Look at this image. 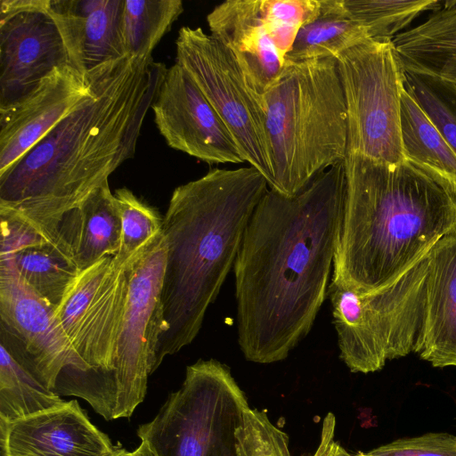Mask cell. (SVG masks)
Returning <instances> with one entry per match:
<instances>
[{
    "label": "cell",
    "instance_id": "cell-9",
    "mask_svg": "<svg viewBox=\"0 0 456 456\" xmlns=\"http://www.w3.org/2000/svg\"><path fill=\"white\" fill-rule=\"evenodd\" d=\"M166 258L161 232L133 261L113 369L87 402L106 420L130 417L144 399L162 331Z\"/></svg>",
    "mask_w": 456,
    "mask_h": 456
},
{
    "label": "cell",
    "instance_id": "cell-30",
    "mask_svg": "<svg viewBox=\"0 0 456 456\" xmlns=\"http://www.w3.org/2000/svg\"><path fill=\"white\" fill-rule=\"evenodd\" d=\"M237 456H290L287 435L250 407L236 431Z\"/></svg>",
    "mask_w": 456,
    "mask_h": 456
},
{
    "label": "cell",
    "instance_id": "cell-4",
    "mask_svg": "<svg viewBox=\"0 0 456 456\" xmlns=\"http://www.w3.org/2000/svg\"><path fill=\"white\" fill-rule=\"evenodd\" d=\"M269 185L255 167H215L176 187L162 222L167 258L154 371L198 336Z\"/></svg>",
    "mask_w": 456,
    "mask_h": 456
},
{
    "label": "cell",
    "instance_id": "cell-22",
    "mask_svg": "<svg viewBox=\"0 0 456 456\" xmlns=\"http://www.w3.org/2000/svg\"><path fill=\"white\" fill-rule=\"evenodd\" d=\"M367 38L365 28L346 15L342 0H320L318 14L298 29L285 61L336 59Z\"/></svg>",
    "mask_w": 456,
    "mask_h": 456
},
{
    "label": "cell",
    "instance_id": "cell-17",
    "mask_svg": "<svg viewBox=\"0 0 456 456\" xmlns=\"http://www.w3.org/2000/svg\"><path fill=\"white\" fill-rule=\"evenodd\" d=\"M210 35L231 53L248 85L262 96L280 76L285 63L275 41V29L262 0H229L207 16Z\"/></svg>",
    "mask_w": 456,
    "mask_h": 456
},
{
    "label": "cell",
    "instance_id": "cell-12",
    "mask_svg": "<svg viewBox=\"0 0 456 456\" xmlns=\"http://www.w3.org/2000/svg\"><path fill=\"white\" fill-rule=\"evenodd\" d=\"M55 309L23 283L9 261H0V344L53 391L59 378L86 370Z\"/></svg>",
    "mask_w": 456,
    "mask_h": 456
},
{
    "label": "cell",
    "instance_id": "cell-13",
    "mask_svg": "<svg viewBox=\"0 0 456 456\" xmlns=\"http://www.w3.org/2000/svg\"><path fill=\"white\" fill-rule=\"evenodd\" d=\"M49 2L0 1V111L29 94L55 68L69 63Z\"/></svg>",
    "mask_w": 456,
    "mask_h": 456
},
{
    "label": "cell",
    "instance_id": "cell-3",
    "mask_svg": "<svg viewBox=\"0 0 456 456\" xmlns=\"http://www.w3.org/2000/svg\"><path fill=\"white\" fill-rule=\"evenodd\" d=\"M331 281L361 293L386 287L456 229V185L405 159L346 154Z\"/></svg>",
    "mask_w": 456,
    "mask_h": 456
},
{
    "label": "cell",
    "instance_id": "cell-27",
    "mask_svg": "<svg viewBox=\"0 0 456 456\" xmlns=\"http://www.w3.org/2000/svg\"><path fill=\"white\" fill-rule=\"evenodd\" d=\"M346 15L363 27L370 38L393 40L416 17L436 11L437 0H342Z\"/></svg>",
    "mask_w": 456,
    "mask_h": 456
},
{
    "label": "cell",
    "instance_id": "cell-11",
    "mask_svg": "<svg viewBox=\"0 0 456 456\" xmlns=\"http://www.w3.org/2000/svg\"><path fill=\"white\" fill-rule=\"evenodd\" d=\"M175 63L187 72L223 119L245 162L273 185V163L262 96L248 85L226 50L201 28L182 27L175 40Z\"/></svg>",
    "mask_w": 456,
    "mask_h": 456
},
{
    "label": "cell",
    "instance_id": "cell-24",
    "mask_svg": "<svg viewBox=\"0 0 456 456\" xmlns=\"http://www.w3.org/2000/svg\"><path fill=\"white\" fill-rule=\"evenodd\" d=\"M64 401L29 373L0 344V420L14 422Z\"/></svg>",
    "mask_w": 456,
    "mask_h": 456
},
{
    "label": "cell",
    "instance_id": "cell-25",
    "mask_svg": "<svg viewBox=\"0 0 456 456\" xmlns=\"http://www.w3.org/2000/svg\"><path fill=\"white\" fill-rule=\"evenodd\" d=\"M0 261H9L23 283L55 308L79 273L67 256L50 244Z\"/></svg>",
    "mask_w": 456,
    "mask_h": 456
},
{
    "label": "cell",
    "instance_id": "cell-33",
    "mask_svg": "<svg viewBox=\"0 0 456 456\" xmlns=\"http://www.w3.org/2000/svg\"><path fill=\"white\" fill-rule=\"evenodd\" d=\"M0 260L11 258L28 248L50 244L33 228L18 219L0 216Z\"/></svg>",
    "mask_w": 456,
    "mask_h": 456
},
{
    "label": "cell",
    "instance_id": "cell-20",
    "mask_svg": "<svg viewBox=\"0 0 456 456\" xmlns=\"http://www.w3.org/2000/svg\"><path fill=\"white\" fill-rule=\"evenodd\" d=\"M120 238L119 210L109 181L67 214L60 228L61 247L79 271L117 255Z\"/></svg>",
    "mask_w": 456,
    "mask_h": 456
},
{
    "label": "cell",
    "instance_id": "cell-23",
    "mask_svg": "<svg viewBox=\"0 0 456 456\" xmlns=\"http://www.w3.org/2000/svg\"><path fill=\"white\" fill-rule=\"evenodd\" d=\"M401 136L405 159L429 167L456 185V154L416 100L401 95Z\"/></svg>",
    "mask_w": 456,
    "mask_h": 456
},
{
    "label": "cell",
    "instance_id": "cell-36",
    "mask_svg": "<svg viewBox=\"0 0 456 456\" xmlns=\"http://www.w3.org/2000/svg\"><path fill=\"white\" fill-rule=\"evenodd\" d=\"M332 456H356V455L350 454L340 444H338V443H335Z\"/></svg>",
    "mask_w": 456,
    "mask_h": 456
},
{
    "label": "cell",
    "instance_id": "cell-15",
    "mask_svg": "<svg viewBox=\"0 0 456 456\" xmlns=\"http://www.w3.org/2000/svg\"><path fill=\"white\" fill-rule=\"evenodd\" d=\"M92 94L89 76L68 63L55 68L29 94L0 111V174Z\"/></svg>",
    "mask_w": 456,
    "mask_h": 456
},
{
    "label": "cell",
    "instance_id": "cell-1",
    "mask_svg": "<svg viewBox=\"0 0 456 456\" xmlns=\"http://www.w3.org/2000/svg\"><path fill=\"white\" fill-rule=\"evenodd\" d=\"M345 188L343 160L295 196L268 189L256 207L233 265L246 360L282 361L312 330L327 297Z\"/></svg>",
    "mask_w": 456,
    "mask_h": 456
},
{
    "label": "cell",
    "instance_id": "cell-28",
    "mask_svg": "<svg viewBox=\"0 0 456 456\" xmlns=\"http://www.w3.org/2000/svg\"><path fill=\"white\" fill-rule=\"evenodd\" d=\"M402 72L403 88L439 128L456 154V84L403 68Z\"/></svg>",
    "mask_w": 456,
    "mask_h": 456
},
{
    "label": "cell",
    "instance_id": "cell-6",
    "mask_svg": "<svg viewBox=\"0 0 456 456\" xmlns=\"http://www.w3.org/2000/svg\"><path fill=\"white\" fill-rule=\"evenodd\" d=\"M428 254L398 279L369 293L330 281L327 289L339 357L353 372L382 369L418 347L425 311Z\"/></svg>",
    "mask_w": 456,
    "mask_h": 456
},
{
    "label": "cell",
    "instance_id": "cell-32",
    "mask_svg": "<svg viewBox=\"0 0 456 456\" xmlns=\"http://www.w3.org/2000/svg\"><path fill=\"white\" fill-rule=\"evenodd\" d=\"M267 19L277 28L298 29L316 17L320 0H262Z\"/></svg>",
    "mask_w": 456,
    "mask_h": 456
},
{
    "label": "cell",
    "instance_id": "cell-5",
    "mask_svg": "<svg viewBox=\"0 0 456 456\" xmlns=\"http://www.w3.org/2000/svg\"><path fill=\"white\" fill-rule=\"evenodd\" d=\"M262 102L273 163L271 190L295 196L345 159L346 109L336 59L285 61Z\"/></svg>",
    "mask_w": 456,
    "mask_h": 456
},
{
    "label": "cell",
    "instance_id": "cell-8",
    "mask_svg": "<svg viewBox=\"0 0 456 456\" xmlns=\"http://www.w3.org/2000/svg\"><path fill=\"white\" fill-rule=\"evenodd\" d=\"M137 255L126 263L107 256L79 271L56 307L59 323L86 368L58 379L53 392L59 395L88 402L111 372Z\"/></svg>",
    "mask_w": 456,
    "mask_h": 456
},
{
    "label": "cell",
    "instance_id": "cell-35",
    "mask_svg": "<svg viewBox=\"0 0 456 456\" xmlns=\"http://www.w3.org/2000/svg\"><path fill=\"white\" fill-rule=\"evenodd\" d=\"M109 456H158L151 446L144 441L133 452H127L122 448L115 447V450Z\"/></svg>",
    "mask_w": 456,
    "mask_h": 456
},
{
    "label": "cell",
    "instance_id": "cell-21",
    "mask_svg": "<svg viewBox=\"0 0 456 456\" xmlns=\"http://www.w3.org/2000/svg\"><path fill=\"white\" fill-rule=\"evenodd\" d=\"M392 44L403 69L456 84V1L445 2Z\"/></svg>",
    "mask_w": 456,
    "mask_h": 456
},
{
    "label": "cell",
    "instance_id": "cell-31",
    "mask_svg": "<svg viewBox=\"0 0 456 456\" xmlns=\"http://www.w3.org/2000/svg\"><path fill=\"white\" fill-rule=\"evenodd\" d=\"M356 456H456V436L428 433L404 437Z\"/></svg>",
    "mask_w": 456,
    "mask_h": 456
},
{
    "label": "cell",
    "instance_id": "cell-29",
    "mask_svg": "<svg viewBox=\"0 0 456 456\" xmlns=\"http://www.w3.org/2000/svg\"><path fill=\"white\" fill-rule=\"evenodd\" d=\"M114 196L121 221L120 247L114 256L126 263L161 232L163 217L127 188L117 189Z\"/></svg>",
    "mask_w": 456,
    "mask_h": 456
},
{
    "label": "cell",
    "instance_id": "cell-18",
    "mask_svg": "<svg viewBox=\"0 0 456 456\" xmlns=\"http://www.w3.org/2000/svg\"><path fill=\"white\" fill-rule=\"evenodd\" d=\"M125 0H50L48 11L81 73L127 55L122 37Z\"/></svg>",
    "mask_w": 456,
    "mask_h": 456
},
{
    "label": "cell",
    "instance_id": "cell-7",
    "mask_svg": "<svg viewBox=\"0 0 456 456\" xmlns=\"http://www.w3.org/2000/svg\"><path fill=\"white\" fill-rule=\"evenodd\" d=\"M248 408L228 366L199 360L137 435L158 456H237L236 431Z\"/></svg>",
    "mask_w": 456,
    "mask_h": 456
},
{
    "label": "cell",
    "instance_id": "cell-10",
    "mask_svg": "<svg viewBox=\"0 0 456 456\" xmlns=\"http://www.w3.org/2000/svg\"><path fill=\"white\" fill-rule=\"evenodd\" d=\"M347 120V153L397 164L403 72L392 40L367 38L336 58Z\"/></svg>",
    "mask_w": 456,
    "mask_h": 456
},
{
    "label": "cell",
    "instance_id": "cell-26",
    "mask_svg": "<svg viewBox=\"0 0 456 456\" xmlns=\"http://www.w3.org/2000/svg\"><path fill=\"white\" fill-rule=\"evenodd\" d=\"M183 12L181 0H125L122 37L126 53L151 55Z\"/></svg>",
    "mask_w": 456,
    "mask_h": 456
},
{
    "label": "cell",
    "instance_id": "cell-16",
    "mask_svg": "<svg viewBox=\"0 0 456 456\" xmlns=\"http://www.w3.org/2000/svg\"><path fill=\"white\" fill-rule=\"evenodd\" d=\"M1 456H109V437L76 400L14 422L0 420Z\"/></svg>",
    "mask_w": 456,
    "mask_h": 456
},
{
    "label": "cell",
    "instance_id": "cell-2",
    "mask_svg": "<svg viewBox=\"0 0 456 456\" xmlns=\"http://www.w3.org/2000/svg\"><path fill=\"white\" fill-rule=\"evenodd\" d=\"M167 67L127 54L91 70L93 94L0 174V216L62 252L64 216L133 158Z\"/></svg>",
    "mask_w": 456,
    "mask_h": 456
},
{
    "label": "cell",
    "instance_id": "cell-14",
    "mask_svg": "<svg viewBox=\"0 0 456 456\" xmlns=\"http://www.w3.org/2000/svg\"><path fill=\"white\" fill-rule=\"evenodd\" d=\"M151 109L172 149L208 164L245 162L223 119L179 64L167 69Z\"/></svg>",
    "mask_w": 456,
    "mask_h": 456
},
{
    "label": "cell",
    "instance_id": "cell-19",
    "mask_svg": "<svg viewBox=\"0 0 456 456\" xmlns=\"http://www.w3.org/2000/svg\"><path fill=\"white\" fill-rule=\"evenodd\" d=\"M423 326L417 354L434 367H456V229L428 253Z\"/></svg>",
    "mask_w": 456,
    "mask_h": 456
},
{
    "label": "cell",
    "instance_id": "cell-34",
    "mask_svg": "<svg viewBox=\"0 0 456 456\" xmlns=\"http://www.w3.org/2000/svg\"><path fill=\"white\" fill-rule=\"evenodd\" d=\"M335 427V416L329 412L323 419L320 444L313 456H332L336 443L334 441Z\"/></svg>",
    "mask_w": 456,
    "mask_h": 456
}]
</instances>
